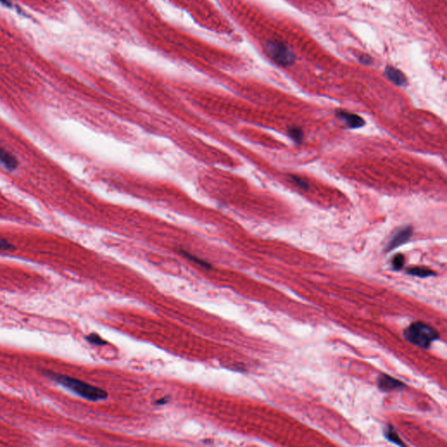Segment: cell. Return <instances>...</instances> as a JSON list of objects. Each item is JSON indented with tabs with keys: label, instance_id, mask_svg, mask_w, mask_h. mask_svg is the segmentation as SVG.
<instances>
[{
	"label": "cell",
	"instance_id": "1",
	"mask_svg": "<svg viewBox=\"0 0 447 447\" xmlns=\"http://www.w3.org/2000/svg\"><path fill=\"white\" fill-rule=\"evenodd\" d=\"M0 180L42 213L92 225L95 198L58 157L0 115Z\"/></svg>",
	"mask_w": 447,
	"mask_h": 447
},
{
	"label": "cell",
	"instance_id": "2",
	"mask_svg": "<svg viewBox=\"0 0 447 447\" xmlns=\"http://www.w3.org/2000/svg\"><path fill=\"white\" fill-rule=\"evenodd\" d=\"M104 1L130 28L136 42L168 59L229 85L234 81L231 71L243 65L241 57L229 48L211 43L167 20L151 0Z\"/></svg>",
	"mask_w": 447,
	"mask_h": 447
},
{
	"label": "cell",
	"instance_id": "3",
	"mask_svg": "<svg viewBox=\"0 0 447 447\" xmlns=\"http://www.w3.org/2000/svg\"><path fill=\"white\" fill-rule=\"evenodd\" d=\"M59 230L48 226L0 221V253H38L49 256L71 245Z\"/></svg>",
	"mask_w": 447,
	"mask_h": 447
},
{
	"label": "cell",
	"instance_id": "4",
	"mask_svg": "<svg viewBox=\"0 0 447 447\" xmlns=\"http://www.w3.org/2000/svg\"><path fill=\"white\" fill-rule=\"evenodd\" d=\"M176 8L185 12L195 24L207 32L228 40L236 38L233 22L214 0H166Z\"/></svg>",
	"mask_w": 447,
	"mask_h": 447
},
{
	"label": "cell",
	"instance_id": "5",
	"mask_svg": "<svg viewBox=\"0 0 447 447\" xmlns=\"http://www.w3.org/2000/svg\"><path fill=\"white\" fill-rule=\"evenodd\" d=\"M45 375L48 378L55 381L57 383L65 386L66 388L71 390L72 392H76L77 395L82 396L84 398L90 401H100V400L106 399L107 397V393L103 389L98 388L96 386L85 383L81 380L76 379L71 376H66L55 372H45Z\"/></svg>",
	"mask_w": 447,
	"mask_h": 447
},
{
	"label": "cell",
	"instance_id": "6",
	"mask_svg": "<svg viewBox=\"0 0 447 447\" xmlns=\"http://www.w3.org/2000/svg\"><path fill=\"white\" fill-rule=\"evenodd\" d=\"M404 337L412 344L422 348H428L434 341L439 338V333L422 321H416L404 331Z\"/></svg>",
	"mask_w": 447,
	"mask_h": 447
},
{
	"label": "cell",
	"instance_id": "7",
	"mask_svg": "<svg viewBox=\"0 0 447 447\" xmlns=\"http://www.w3.org/2000/svg\"><path fill=\"white\" fill-rule=\"evenodd\" d=\"M265 53L274 62L281 66H289L293 63V55L284 44L276 40H267L263 44Z\"/></svg>",
	"mask_w": 447,
	"mask_h": 447
},
{
	"label": "cell",
	"instance_id": "8",
	"mask_svg": "<svg viewBox=\"0 0 447 447\" xmlns=\"http://www.w3.org/2000/svg\"><path fill=\"white\" fill-rule=\"evenodd\" d=\"M412 231L413 230L411 226H405L398 230L389 241L388 245L386 246V251L389 252L396 249V247L407 242L409 238L412 237Z\"/></svg>",
	"mask_w": 447,
	"mask_h": 447
},
{
	"label": "cell",
	"instance_id": "9",
	"mask_svg": "<svg viewBox=\"0 0 447 447\" xmlns=\"http://www.w3.org/2000/svg\"><path fill=\"white\" fill-rule=\"evenodd\" d=\"M378 387L384 392H393L404 388V383L388 375H382L378 378Z\"/></svg>",
	"mask_w": 447,
	"mask_h": 447
},
{
	"label": "cell",
	"instance_id": "10",
	"mask_svg": "<svg viewBox=\"0 0 447 447\" xmlns=\"http://www.w3.org/2000/svg\"><path fill=\"white\" fill-rule=\"evenodd\" d=\"M338 118L350 129H359L364 125V120L356 114H352L346 111L339 110L337 112Z\"/></svg>",
	"mask_w": 447,
	"mask_h": 447
},
{
	"label": "cell",
	"instance_id": "11",
	"mask_svg": "<svg viewBox=\"0 0 447 447\" xmlns=\"http://www.w3.org/2000/svg\"><path fill=\"white\" fill-rule=\"evenodd\" d=\"M385 76L390 80L397 86H404L406 83V77L402 72L397 68L393 67H387L385 70Z\"/></svg>",
	"mask_w": 447,
	"mask_h": 447
},
{
	"label": "cell",
	"instance_id": "12",
	"mask_svg": "<svg viewBox=\"0 0 447 447\" xmlns=\"http://www.w3.org/2000/svg\"><path fill=\"white\" fill-rule=\"evenodd\" d=\"M407 273L417 277L426 278L434 275V272L423 266H415L407 270Z\"/></svg>",
	"mask_w": 447,
	"mask_h": 447
},
{
	"label": "cell",
	"instance_id": "13",
	"mask_svg": "<svg viewBox=\"0 0 447 447\" xmlns=\"http://www.w3.org/2000/svg\"><path fill=\"white\" fill-rule=\"evenodd\" d=\"M385 437L387 438L389 441L392 443L396 444L397 446H404V444L401 441L399 436L396 434V431L392 426H389L388 429L385 431Z\"/></svg>",
	"mask_w": 447,
	"mask_h": 447
},
{
	"label": "cell",
	"instance_id": "14",
	"mask_svg": "<svg viewBox=\"0 0 447 447\" xmlns=\"http://www.w3.org/2000/svg\"><path fill=\"white\" fill-rule=\"evenodd\" d=\"M289 134L292 137L293 141H295L298 143H301V141H302V138H303V132L301 131V129L298 128V127L289 128Z\"/></svg>",
	"mask_w": 447,
	"mask_h": 447
},
{
	"label": "cell",
	"instance_id": "15",
	"mask_svg": "<svg viewBox=\"0 0 447 447\" xmlns=\"http://www.w3.org/2000/svg\"><path fill=\"white\" fill-rule=\"evenodd\" d=\"M87 342H90L92 344L98 345V346H103V345L107 344V342L103 340L102 337L96 335V334H90L86 337Z\"/></svg>",
	"mask_w": 447,
	"mask_h": 447
},
{
	"label": "cell",
	"instance_id": "16",
	"mask_svg": "<svg viewBox=\"0 0 447 447\" xmlns=\"http://www.w3.org/2000/svg\"><path fill=\"white\" fill-rule=\"evenodd\" d=\"M393 268L395 270H400L404 265V257L402 254H396L392 260Z\"/></svg>",
	"mask_w": 447,
	"mask_h": 447
},
{
	"label": "cell",
	"instance_id": "17",
	"mask_svg": "<svg viewBox=\"0 0 447 447\" xmlns=\"http://www.w3.org/2000/svg\"><path fill=\"white\" fill-rule=\"evenodd\" d=\"M291 178H292V181L302 190H308L309 189V184L306 182L304 179L298 178L296 176H291Z\"/></svg>",
	"mask_w": 447,
	"mask_h": 447
},
{
	"label": "cell",
	"instance_id": "18",
	"mask_svg": "<svg viewBox=\"0 0 447 447\" xmlns=\"http://www.w3.org/2000/svg\"><path fill=\"white\" fill-rule=\"evenodd\" d=\"M169 402V398L168 397H162V399H159L156 402V404H159V405H163V404H166Z\"/></svg>",
	"mask_w": 447,
	"mask_h": 447
},
{
	"label": "cell",
	"instance_id": "19",
	"mask_svg": "<svg viewBox=\"0 0 447 447\" xmlns=\"http://www.w3.org/2000/svg\"><path fill=\"white\" fill-rule=\"evenodd\" d=\"M361 61L364 64H370L371 59H370L368 56H363L362 59H361Z\"/></svg>",
	"mask_w": 447,
	"mask_h": 447
}]
</instances>
